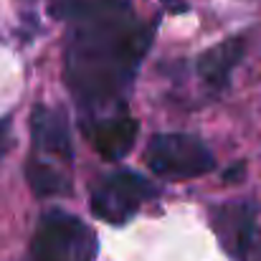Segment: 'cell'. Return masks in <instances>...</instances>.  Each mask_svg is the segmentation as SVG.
<instances>
[{"instance_id":"cell-1","label":"cell","mask_w":261,"mask_h":261,"mask_svg":"<svg viewBox=\"0 0 261 261\" xmlns=\"http://www.w3.org/2000/svg\"><path fill=\"white\" fill-rule=\"evenodd\" d=\"M155 25L137 18L127 0H114L71 20L64 48V79L84 122L122 112V99L152 43Z\"/></svg>"},{"instance_id":"cell-2","label":"cell","mask_w":261,"mask_h":261,"mask_svg":"<svg viewBox=\"0 0 261 261\" xmlns=\"http://www.w3.org/2000/svg\"><path fill=\"white\" fill-rule=\"evenodd\" d=\"M31 142L33 152L25 165V180L38 198L71 193V137L64 112L38 104L31 114Z\"/></svg>"},{"instance_id":"cell-3","label":"cell","mask_w":261,"mask_h":261,"mask_svg":"<svg viewBox=\"0 0 261 261\" xmlns=\"http://www.w3.org/2000/svg\"><path fill=\"white\" fill-rule=\"evenodd\" d=\"M96 239L82 218L66 211H46L38 218L28 261H94Z\"/></svg>"},{"instance_id":"cell-4","label":"cell","mask_w":261,"mask_h":261,"mask_svg":"<svg viewBox=\"0 0 261 261\" xmlns=\"http://www.w3.org/2000/svg\"><path fill=\"white\" fill-rule=\"evenodd\" d=\"M145 163L155 175L173 182L195 180L216 168V158L208 145L200 137L185 132L155 135L145 150Z\"/></svg>"},{"instance_id":"cell-5","label":"cell","mask_w":261,"mask_h":261,"mask_svg":"<svg viewBox=\"0 0 261 261\" xmlns=\"http://www.w3.org/2000/svg\"><path fill=\"white\" fill-rule=\"evenodd\" d=\"M158 195V188L132 170H117L101 177L91 190V213L112 226H122L137 216V211Z\"/></svg>"},{"instance_id":"cell-6","label":"cell","mask_w":261,"mask_h":261,"mask_svg":"<svg viewBox=\"0 0 261 261\" xmlns=\"http://www.w3.org/2000/svg\"><path fill=\"white\" fill-rule=\"evenodd\" d=\"M84 132L89 135L94 150L104 160L117 163L132 150V145L137 140V122L127 112H112V114L87 119Z\"/></svg>"},{"instance_id":"cell-7","label":"cell","mask_w":261,"mask_h":261,"mask_svg":"<svg viewBox=\"0 0 261 261\" xmlns=\"http://www.w3.org/2000/svg\"><path fill=\"white\" fill-rule=\"evenodd\" d=\"M213 226L221 236L223 249L233 259H249V251L256 241V208L251 203H226L213 213Z\"/></svg>"},{"instance_id":"cell-8","label":"cell","mask_w":261,"mask_h":261,"mask_svg":"<svg viewBox=\"0 0 261 261\" xmlns=\"http://www.w3.org/2000/svg\"><path fill=\"white\" fill-rule=\"evenodd\" d=\"M244 51H246L244 38H228V41H221L218 46L208 48L198 59V74H200L203 84L213 91L228 87L233 69L244 59Z\"/></svg>"},{"instance_id":"cell-9","label":"cell","mask_w":261,"mask_h":261,"mask_svg":"<svg viewBox=\"0 0 261 261\" xmlns=\"http://www.w3.org/2000/svg\"><path fill=\"white\" fill-rule=\"evenodd\" d=\"M114 0H48V10L59 20H76L87 13H94Z\"/></svg>"},{"instance_id":"cell-10","label":"cell","mask_w":261,"mask_h":261,"mask_svg":"<svg viewBox=\"0 0 261 261\" xmlns=\"http://www.w3.org/2000/svg\"><path fill=\"white\" fill-rule=\"evenodd\" d=\"M10 142V117H0V158L5 155Z\"/></svg>"},{"instance_id":"cell-11","label":"cell","mask_w":261,"mask_h":261,"mask_svg":"<svg viewBox=\"0 0 261 261\" xmlns=\"http://www.w3.org/2000/svg\"><path fill=\"white\" fill-rule=\"evenodd\" d=\"M223 177H226L228 182H236V180H241V177H244V163H236L231 170H226V173H223Z\"/></svg>"},{"instance_id":"cell-12","label":"cell","mask_w":261,"mask_h":261,"mask_svg":"<svg viewBox=\"0 0 261 261\" xmlns=\"http://www.w3.org/2000/svg\"><path fill=\"white\" fill-rule=\"evenodd\" d=\"M251 261H261V254H259V256H254V259H251Z\"/></svg>"}]
</instances>
